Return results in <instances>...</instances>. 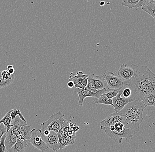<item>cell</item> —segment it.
I'll return each mask as SVG.
<instances>
[{"label": "cell", "mask_w": 155, "mask_h": 152, "mask_svg": "<svg viewBox=\"0 0 155 152\" xmlns=\"http://www.w3.org/2000/svg\"><path fill=\"white\" fill-rule=\"evenodd\" d=\"M134 75L129 81L124 82L131 91V98L134 100H141L144 97L155 93V74L147 65L132 64Z\"/></svg>", "instance_id": "6da1fadb"}, {"label": "cell", "mask_w": 155, "mask_h": 152, "mask_svg": "<svg viewBox=\"0 0 155 152\" xmlns=\"http://www.w3.org/2000/svg\"><path fill=\"white\" fill-rule=\"evenodd\" d=\"M146 107L140 100H134L127 105L118 114L123 117L122 123L125 127L131 130L133 135L139 130L143 121V111Z\"/></svg>", "instance_id": "7a4b0ae2"}, {"label": "cell", "mask_w": 155, "mask_h": 152, "mask_svg": "<svg viewBox=\"0 0 155 152\" xmlns=\"http://www.w3.org/2000/svg\"><path fill=\"white\" fill-rule=\"evenodd\" d=\"M64 114L61 111L51 115L47 121L41 124V131L48 130L49 131H52L58 133L59 129L66 121L64 118Z\"/></svg>", "instance_id": "3957f363"}, {"label": "cell", "mask_w": 155, "mask_h": 152, "mask_svg": "<svg viewBox=\"0 0 155 152\" xmlns=\"http://www.w3.org/2000/svg\"><path fill=\"white\" fill-rule=\"evenodd\" d=\"M108 89H104L100 90H97L95 92H93L89 89L87 87L80 89L78 88H74V92L76 93L78 95V105L80 106L83 105V102L85 98L88 97H91L94 98H99Z\"/></svg>", "instance_id": "277c9868"}, {"label": "cell", "mask_w": 155, "mask_h": 152, "mask_svg": "<svg viewBox=\"0 0 155 152\" xmlns=\"http://www.w3.org/2000/svg\"><path fill=\"white\" fill-rule=\"evenodd\" d=\"M103 131L107 136L118 144L122 143L124 138L126 140H130L133 136L131 130L125 127L122 130H116L115 129L113 131H110L107 130Z\"/></svg>", "instance_id": "5b68a950"}, {"label": "cell", "mask_w": 155, "mask_h": 152, "mask_svg": "<svg viewBox=\"0 0 155 152\" xmlns=\"http://www.w3.org/2000/svg\"><path fill=\"white\" fill-rule=\"evenodd\" d=\"M31 137L28 141L35 147L41 152L47 151L49 148L41 138L42 134L41 130L40 129H33L31 131Z\"/></svg>", "instance_id": "8992f818"}, {"label": "cell", "mask_w": 155, "mask_h": 152, "mask_svg": "<svg viewBox=\"0 0 155 152\" xmlns=\"http://www.w3.org/2000/svg\"><path fill=\"white\" fill-rule=\"evenodd\" d=\"M102 76L105 79L108 89L121 90L124 87L123 81L111 72L104 73Z\"/></svg>", "instance_id": "52a82bcc"}, {"label": "cell", "mask_w": 155, "mask_h": 152, "mask_svg": "<svg viewBox=\"0 0 155 152\" xmlns=\"http://www.w3.org/2000/svg\"><path fill=\"white\" fill-rule=\"evenodd\" d=\"M89 78V75L83 74L82 71H78L76 75L71 73L69 76V80L74 82V88L83 89L87 87Z\"/></svg>", "instance_id": "ba28073f"}, {"label": "cell", "mask_w": 155, "mask_h": 152, "mask_svg": "<svg viewBox=\"0 0 155 152\" xmlns=\"http://www.w3.org/2000/svg\"><path fill=\"white\" fill-rule=\"evenodd\" d=\"M122 92V89L120 90L119 94L117 95L112 99L115 113H118L120 112L122 109H124V107L127 104L134 101L131 97L128 98L122 97L121 96Z\"/></svg>", "instance_id": "9c48e42d"}, {"label": "cell", "mask_w": 155, "mask_h": 152, "mask_svg": "<svg viewBox=\"0 0 155 152\" xmlns=\"http://www.w3.org/2000/svg\"><path fill=\"white\" fill-rule=\"evenodd\" d=\"M41 138L47 144L48 148H51L54 151H58V145L59 138L58 133L51 131L48 135H44L42 134Z\"/></svg>", "instance_id": "30bf717a"}, {"label": "cell", "mask_w": 155, "mask_h": 152, "mask_svg": "<svg viewBox=\"0 0 155 152\" xmlns=\"http://www.w3.org/2000/svg\"><path fill=\"white\" fill-rule=\"evenodd\" d=\"M134 71L131 66L123 64L117 71L118 76L124 82L129 81L134 75Z\"/></svg>", "instance_id": "8fae6325"}, {"label": "cell", "mask_w": 155, "mask_h": 152, "mask_svg": "<svg viewBox=\"0 0 155 152\" xmlns=\"http://www.w3.org/2000/svg\"><path fill=\"white\" fill-rule=\"evenodd\" d=\"M123 117L118 113H114L110 114L104 120L101 121V127H108L114 125L117 123H122Z\"/></svg>", "instance_id": "7c38bea8"}, {"label": "cell", "mask_w": 155, "mask_h": 152, "mask_svg": "<svg viewBox=\"0 0 155 152\" xmlns=\"http://www.w3.org/2000/svg\"><path fill=\"white\" fill-rule=\"evenodd\" d=\"M19 131L17 138L20 140L28 141L31 135V125H13Z\"/></svg>", "instance_id": "4fadbf2b"}, {"label": "cell", "mask_w": 155, "mask_h": 152, "mask_svg": "<svg viewBox=\"0 0 155 152\" xmlns=\"http://www.w3.org/2000/svg\"><path fill=\"white\" fill-rule=\"evenodd\" d=\"M18 138L13 133L12 130L10 128L6 133V137L5 140V145L6 148V152H8L11 148L16 143Z\"/></svg>", "instance_id": "5bb4252c"}, {"label": "cell", "mask_w": 155, "mask_h": 152, "mask_svg": "<svg viewBox=\"0 0 155 152\" xmlns=\"http://www.w3.org/2000/svg\"><path fill=\"white\" fill-rule=\"evenodd\" d=\"M89 78L93 81L96 86L97 90H100L104 89H108L105 79L102 76H98L93 74L89 76Z\"/></svg>", "instance_id": "9a60e30c"}, {"label": "cell", "mask_w": 155, "mask_h": 152, "mask_svg": "<svg viewBox=\"0 0 155 152\" xmlns=\"http://www.w3.org/2000/svg\"><path fill=\"white\" fill-rule=\"evenodd\" d=\"M28 147L27 141L18 139L8 152H25V148Z\"/></svg>", "instance_id": "2e32d148"}, {"label": "cell", "mask_w": 155, "mask_h": 152, "mask_svg": "<svg viewBox=\"0 0 155 152\" xmlns=\"http://www.w3.org/2000/svg\"><path fill=\"white\" fill-rule=\"evenodd\" d=\"M93 105L102 104L105 105H110L113 107L112 99L108 98L105 95H102L99 98H94L92 102Z\"/></svg>", "instance_id": "e0dca14e"}, {"label": "cell", "mask_w": 155, "mask_h": 152, "mask_svg": "<svg viewBox=\"0 0 155 152\" xmlns=\"http://www.w3.org/2000/svg\"><path fill=\"white\" fill-rule=\"evenodd\" d=\"M145 107L152 105L155 106V93H151L145 95L140 100Z\"/></svg>", "instance_id": "ac0fdd59"}, {"label": "cell", "mask_w": 155, "mask_h": 152, "mask_svg": "<svg viewBox=\"0 0 155 152\" xmlns=\"http://www.w3.org/2000/svg\"><path fill=\"white\" fill-rule=\"evenodd\" d=\"M12 110H10L5 114L4 117L0 120V123H2L7 128V131H8L13 125H11L12 118L11 117L10 114Z\"/></svg>", "instance_id": "d6986e66"}, {"label": "cell", "mask_w": 155, "mask_h": 152, "mask_svg": "<svg viewBox=\"0 0 155 152\" xmlns=\"http://www.w3.org/2000/svg\"><path fill=\"white\" fill-rule=\"evenodd\" d=\"M141 8V9L148 14L152 16L155 19V4L149 3L148 4L143 6Z\"/></svg>", "instance_id": "ffe728a7"}, {"label": "cell", "mask_w": 155, "mask_h": 152, "mask_svg": "<svg viewBox=\"0 0 155 152\" xmlns=\"http://www.w3.org/2000/svg\"><path fill=\"white\" fill-rule=\"evenodd\" d=\"M120 90L117 89H107V90L102 95H105L107 97L110 99H112L116 96L119 94Z\"/></svg>", "instance_id": "44dd1931"}, {"label": "cell", "mask_w": 155, "mask_h": 152, "mask_svg": "<svg viewBox=\"0 0 155 152\" xmlns=\"http://www.w3.org/2000/svg\"><path fill=\"white\" fill-rule=\"evenodd\" d=\"M139 1V0H123L122 5L123 6L127 7L131 9L134 8Z\"/></svg>", "instance_id": "7402d4cb"}, {"label": "cell", "mask_w": 155, "mask_h": 152, "mask_svg": "<svg viewBox=\"0 0 155 152\" xmlns=\"http://www.w3.org/2000/svg\"><path fill=\"white\" fill-rule=\"evenodd\" d=\"M65 137L67 139L68 145H72L74 143V140L76 138L75 133L73 132L72 131L65 133Z\"/></svg>", "instance_id": "603a6c76"}, {"label": "cell", "mask_w": 155, "mask_h": 152, "mask_svg": "<svg viewBox=\"0 0 155 152\" xmlns=\"http://www.w3.org/2000/svg\"><path fill=\"white\" fill-rule=\"evenodd\" d=\"M14 78L15 76L10 78L9 80L5 81L4 79H3L1 76V72H0V89L10 86L14 81Z\"/></svg>", "instance_id": "cb8c5ba5"}, {"label": "cell", "mask_w": 155, "mask_h": 152, "mask_svg": "<svg viewBox=\"0 0 155 152\" xmlns=\"http://www.w3.org/2000/svg\"><path fill=\"white\" fill-rule=\"evenodd\" d=\"M17 115H19L20 118L22 119V120H23L24 121L27 122V121H26V120L24 118V116H23V115L21 114V112H20L19 109H12V112L10 114L11 117L12 118V121L13 119H15Z\"/></svg>", "instance_id": "d4e9b609"}, {"label": "cell", "mask_w": 155, "mask_h": 152, "mask_svg": "<svg viewBox=\"0 0 155 152\" xmlns=\"http://www.w3.org/2000/svg\"><path fill=\"white\" fill-rule=\"evenodd\" d=\"M68 145L67 139L65 136L62 138H59V142L58 145V150L64 149Z\"/></svg>", "instance_id": "484cf974"}, {"label": "cell", "mask_w": 155, "mask_h": 152, "mask_svg": "<svg viewBox=\"0 0 155 152\" xmlns=\"http://www.w3.org/2000/svg\"><path fill=\"white\" fill-rule=\"evenodd\" d=\"M131 91L130 89L124 85V87L122 89L121 96L122 97L128 98L131 97Z\"/></svg>", "instance_id": "4316f807"}, {"label": "cell", "mask_w": 155, "mask_h": 152, "mask_svg": "<svg viewBox=\"0 0 155 152\" xmlns=\"http://www.w3.org/2000/svg\"><path fill=\"white\" fill-rule=\"evenodd\" d=\"M1 76L3 79H4L5 81H7L14 76V74H11L7 70L1 71Z\"/></svg>", "instance_id": "83f0119b"}, {"label": "cell", "mask_w": 155, "mask_h": 152, "mask_svg": "<svg viewBox=\"0 0 155 152\" xmlns=\"http://www.w3.org/2000/svg\"><path fill=\"white\" fill-rule=\"evenodd\" d=\"M5 137L6 133H5L1 138V143H0V152H6V148L5 145Z\"/></svg>", "instance_id": "f1b7e54d"}, {"label": "cell", "mask_w": 155, "mask_h": 152, "mask_svg": "<svg viewBox=\"0 0 155 152\" xmlns=\"http://www.w3.org/2000/svg\"><path fill=\"white\" fill-rule=\"evenodd\" d=\"M150 0H139L138 4L135 6L134 8H137L142 7L143 6L148 4L150 3Z\"/></svg>", "instance_id": "f546056e"}, {"label": "cell", "mask_w": 155, "mask_h": 152, "mask_svg": "<svg viewBox=\"0 0 155 152\" xmlns=\"http://www.w3.org/2000/svg\"><path fill=\"white\" fill-rule=\"evenodd\" d=\"M69 126L73 132L76 133L79 130V127L75 123H73L72 122L70 123Z\"/></svg>", "instance_id": "4dcf8cb0"}, {"label": "cell", "mask_w": 155, "mask_h": 152, "mask_svg": "<svg viewBox=\"0 0 155 152\" xmlns=\"http://www.w3.org/2000/svg\"><path fill=\"white\" fill-rule=\"evenodd\" d=\"M58 134L59 138H62V137H64V136H65V132L64 131L63 125L60 128V129H59Z\"/></svg>", "instance_id": "1f68e13d"}, {"label": "cell", "mask_w": 155, "mask_h": 152, "mask_svg": "<svg viewBox=\"0 0 155 152\" xmlns=\"http://www.w3.org/2000/svg\"><path fill=\"white\" fill-rule=\"evenodd\" d=\"M6 70L11 74H13L15 72V69L12 65H8L7 68Z\"/></svg>", "instance_id": "d6a6232c"}, {"label": "cell", "mask_w": 155, "mask_h": 152, "mask_svg": "<svg viewBox=\"0 0 155 152\" xmlns=\"http://www.w3.org/2000/svg\"><path fill=\"white\" fill-rule=\"evenodd\" d=\"M67 86L69 88H70V89L74 88V82L72 81H69L68 83Z\"/></svg>", "instance_id": "836d02e7"}, {"label": "cell", "mask_w": 155, "mask_h": 152, "mask_svg": "<svg viewBox=\"0 0 155 152\" xmlns=\"http://www.w3.org/2000/svg\"><path fill=\"white\" fill-rule=\"evenodd\" d=\"M100 5L101 6H104V5H105V2H104V1H101V2L100 3Z\"/></svg>", "instance_id": "e575fe53"}, {"label": "cell", "mask_w": 155, "mask_h": 152, "mask_svg": "<svg viewBox=\"0 0 155 152\" xmlns=\"http://www.w3.org/2000/svg\"><path fill=\"white\" fill-rule=\"evenodd\" d=\"M150 3H152L155 4V0H150Z\"/></svg>", "instance_id": "d590c367"}]
</instances>
